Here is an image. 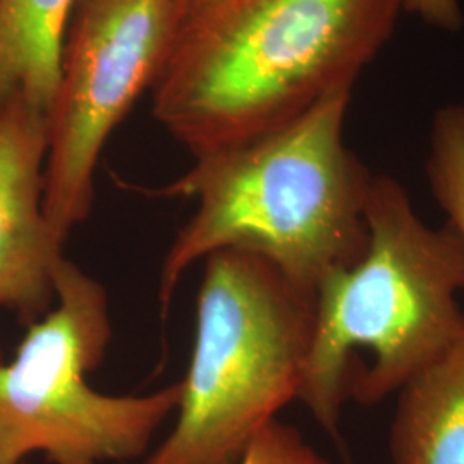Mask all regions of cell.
I'll list each match as a JSON object with an SVG mask.
<instances>
[{
    "mask_svg": "<svg viewBox=\"0 0 464 464\" xmlns=\"http://www.w3.org/2000/svg\"><path fill=\"white\" fill-rule=\"evenodd\" d=\"M401 11L402 0H178L153 116L193 159L272 133L353 88Z\"/></svg>",
    "mask_w": 464,
    "mask_h": 464,
    "instance_id": "obj_1",
    "label": "cell"
},
{
    "mask_svg": "<svg viewBox=\"0 0 464 464\" xmlns=\"http://www.w3.org/2000/svg\"><path fill=\"white\" fill-rule=\"evenodd\" d=\"M353 88L248 143L195 159L162 195L197 199L160 272L167 310L184 272L218 249L266 258L299 293L354 264L368 241L366 201L373 176L344 141Z\"/></svg>",
    "mask_w": 464,
    "mask_h": 464,
    "instance_id": "obj_2",
    "label": "cell"
},
{
    "mask_svg": "<svg viewBox=\"0 0 464 464\" xmlns=\"http://www.w3.org/2000/svg\"><path fill=\"white\" fill-rule=\"evenodd\" d=\"M365 253L318 285L298 399L339 439L344 404L399 392L464 329V248L416 214L398 179L373 176Z\"/></svg>",
    "mask_w": 464,
    "mask_h": 464,
    "instance_id": "obj_3",
    "label": "cell"
},
{
    "mask_svg": "<svg viewBox=\"0 0 464 464\" xmlns=\"http://www.w3.org/2000/svg\"><path fill=\"white\" fill-rule=\"evenodd\" d=\"M315 299L266 258H205L191 363L178 420L143 464H237L251 439L298 399Z\"/></svg>",
    "mask_w": 464,
    "mask_h": 464,
    "instance_id": "obj_4",
    "label": "cell"
},
{
    "mask_svg": "<svg viewBox=\"0 0 464 464\" xmlns=\"http://www.w3.org/2000/svg\"><path fill=\"white\" fill-rule=\"evenodd\" d=\"M111 337L107 291L64 258L53 306L0 365V464L23 463L34 452L52 464L131 461L147 452L178 411L183 387L143 396L95 391L84 375L103 362Z\"/></svg>",
    "mask_w": 464,
    "mask_h": 464,
    "instance_id": "obj_5",
    "label": "cell"
},
{
    "mask_svg": "<svg viewBox=\"0 0 464 464\" xmlns=\"http://www.w3.org/2000/svg\"><path fill=\"white\" fill-rule=\"evenodd\" d=\"M178 23V0H76L47 116L44 212L53 237L90 216L111 134L155 83Z\"/></svg>",
    "mask_w": 464,
    "mask_h": 464,
    "instance_id": "obj_6",
    "label": "cell"
},
{
    "mask_svg": "<svg viewBox=\"0 0 464 464\" xmlns=\"http://www.w3.org/2000/svg\"><path fill=\"white\" fill-rule=\"evenodd\" d=\"M47 114L0 100V310L36 320L55 303L64 246L44 212Z\"/></svg>",
    "mask_w": 464,
    "mask_h": 464,
    "instance_id": "obj_7",
    "label": "cell"
},
{
    "mask_svg": "<svg viewBox=\"0 0 464 464\" xmlns=\"http://www.w3.org/2000/svg\"><path fill=\"white\" fill-rule=\"evenodd\" d=\"M394 464H464V329L399 391Z\"/></svg>",
    "mask_w": 464,
    "mask_h": 464,
    "instance_id": "obj_8",
    "label": "cell"
},
{
    "mask_svg": "<svg viewBox=\"0 0 464 464\" xmlns=\"http://www.w3.org/2000/svg\"><path fill=\"white\" fill-rule=\"evenodd\" d=\"M76 0H0V100L24 99L49 116Z\"/></svg>",
    "mask_w": 464,
    "mask_h": 464,
    "instance_id": "obj_9",
    "label": "cell"
},
{
    "mask_svg": "<svg viewBox=\"0 0 464 464\" xmlns=\"http://www.w3.org/2000/svg\"><path fill=\"white\" fill-rule=\"evenodd\" d=\"M427 178L431 195L464 248V105L440 107L431 122Z\"/></svg>",
    "mask_w": 464,
    "mask_h": 464,
    "instance_id": "obj_10",
    "label": "cell"
},
{
    "mask_svg": "<svg viewBox=\"0 0 464 464\" xmlns=\"http://www.w3.org/2000/svg\"><path fill=\"white\" fill-rule=\"evenodd\" d=\"M237 464H332L303 433L281 420H272L258 431Z\"/></svg>",
    "mask_w": 464,
    "mask_h": 464,
    "instance_id": "obj_11",
    "label": "cell"
},
{
    "mask_svg": "<svg viewBox=\"0 0 464 464\" xmlns=\"http://www.w3.org/2000/svg\"><path fill=\"white\" fill-rule=\"evenodd\" d=\"M406 13L442 32H458L463 26L459 0H402Z\"/></svg>",
    "mask_w": 464,
    "mask_h": 464,
    "instance_id": "obj_12",
    "label": "cell"
},
{
    "mask_svg": "<svg viewBox=\"0 0 464 464\" xmlns=\"http://www.w3.org/2000/svg\"><path fill=\"white\" fill-rule=\"evenodd\" d=\"M19 464H28V463H24V461H23V463H19Z\"/></svg>",
    "mask_w": 464,
    "mask_h": 464,
    "instance_id": "obj_13",
    "label": "cell"
}]
</instances>
